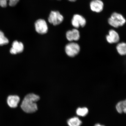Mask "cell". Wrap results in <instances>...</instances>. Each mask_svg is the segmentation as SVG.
Wrapping results in <instances>:
<instances>
[{"mask_svg": "<svg viewBox=\"0 0 126 126\" xmlns=\"http://www.w3.org/2000/svg\"><path fill=\"white\" fill-rule=\"evenodd\" d=\"M39 96L34 93L28 94L25 96L20 105V108L27 114L35 113L38 110L36 102L40 100Z\"/></svg>", "mask_w": 126, "mask_h": 126, "instance_id": "1", "label": "cell"}, {"mask_svg": "<svg viewBox=\"0 0 126 126\" xmlns=\"http://www.w3.org/2000/svg\"><path fill=\"white\" fill-rule=\"evenodd\" d=\"M108 22L110 26L117 28L123 26L126 23V20L122 14L114 12L108 18Z\"/></svg>", "mask_w": 126, "mask_h": 126, "instance_id": "2", "label": "cell"}, {"mask_svg": "<svg viewBox=\"0 0 126 126\" xmlns=\"http://www.w3.org/2000/svg\"><path fill=\"white\" fill-rule=\"evenodd\" d=\"M80 50L79 45L75 42H72L67 44L65 47L66 53L71 57H74L78 54Z\"/></svg>", "mask_w": 126, "mask_h": 126, "instance_id": "3", "label": "cell"}, {"mask_svg": "<svg viewBox=\"0 0 126 126\" xmlns=\"http://www.w3.org/2000/svg\"><path fill=\"white\" fill-rule=\"evenodd\" d=\"M63 19V16L57 11H51L48 19V22L54 26L60 24Z\"/></svg>", "mask_w": 126, "mask_h": 126, "instance_id": "4", "label": "cell"}, {"mask_svg": "<svg viewBox=\"0 0 126 126\" xmlns=\"http://www.w3.org/2000/svg\"><path fill=\"white\" fill-rule=\"evenodd\" d=\"M71 23L72 26L77 29L80 27H84L86 26V21L85 18L83 16L77 14H75L73 16Z\"/></svg>", "mask_w": 126, "mask_h": 126, "instance_id": "5", "label": "cell"}, {"mask_svg": "<svg viewBox=\"0 0 126 126\" xmlns=\"http://www.w3.org/2000/svg\"><path fill=\"white\" fill-rule=\"evenodd\" d=\"M35 26L36 31L39 34H45L48 32V26L46 22L44 19L37 20L35 22Z\"/></svg>", "mask_w": 126, "mask_h": 126, "instance_id": "6", "label": "cell"}, {"mask_svg": "<svg viewBox=\"0 0 126 126\" xmlns=\"http://www.w3.org/2000/svg\"><path fill=\"white\" fill-rule=\"evenodd\" d=\"M90 7L93 12L99 13L103 11L104 4L101 0H93L91 1Z\"/></svg>", "mask_w": 126, "mask_h": 126, "instance_id": "7", "label": "cell"}, {"mask_svg": "<svg viewBox=\"0 0 126 126\" xmlns=\"http://www.w3.org/2000/svg\"><path fill=\"white\" fill-rule=\"evenodd\" d=\"M20 101V98L18 95H10L8 97L7 99V104L11 108H15L18 106Z\"/></svg>", "mask_w": 126, "mask_h": 126, "instance_id": "8", "label": "cell"}, {"mask_svg": "<svg viewBox=\"0 0 126 126\" xmlns=\"http://www.w3.org/2000/svg\"><path fill=\"white\" fill-rule=\"evenodd\" d=\"M106 38L107 41L110 44L117 43L120 39L119 34L113 30H110L108 35L106 36Z\"/></svg>", "mask_w": 126, "mask_h": 126, "instance_id": "9", "label": "cell"}, {"mask_svg": "<svg viewBox=\"0 0 126 126\" xmlns=\"http://www.w3.org/2000/svg\"><path fill=\"white\" fill-rule=\"evenodd\" d=\"M66 37L67 40L70 42L78 41L80 37L79 31L76 28L67 31L66 33Z\"/></svg>", "mask_w": 126, "mask_h": 126, "instance_id": "10", "label": "cell"}, {"mask_svg": "<svg viewBox=\"0 0 126 126\" xmlns=\"http://www.w3.org/2000/svg\"><path fill=\"white\" fill-rule=\"evenodd\" d=\"M12 47L10 50V53L13 54L22 52L24 50V46L21 42L15 41L12 44Z\"/></svg>", "mask_w": 126, "mask_h": 126, "instance_id": "11", "label": "cell"}, {"mask_svg": "<svg viewBox=\"0 0 126 126\" xmlns=\"http://www.w3.org/2000/svg\"><path fill=\"white\" fill-rule=\"evenodd\" d=\"M116 108L118 112L120 114H122L123 112L126 113V100L118 102L116 105Z\"/></svg>", "mask_w": 126, "mask_h": 126, "instance_id": "12", "label": "cell"}, {"mask_svg": "<svg viewBox=\"0 0 126 126\" xmlns=\"http://www.w3.org/2000/svg\"><path fill=\"white\" fill-rule=\"evenodd\" d=\"M19 0H0V6L1 7H6L8 4L11 7H14L16 5Z\"/></svg>", "mask_w": 126, "mask_h": 126, "instance_id": "13", "label": "cell"}, {"mask_svg": "<svg viewBox=\"0 0 126 126\" xmlns=\"http://www.w3.org/2000/svg\"><path fill=\"white\" fill-rule=\"evenodd\" d=\"M82 123L81 121L77 117L71 118L67 121V124L69 126H80Z\"/></svg>", "mask_w": 126, "mask_h": 126, "instance_id": "14", "label": "cell"}, {"mask_svg": "<svg viewBox=\"0 0 126 126\" xmlns=\"http://www.w3.org/2000/svg\"><path fill=\"white\" fill-rule=\"evenodd\" d=\"M116 48L118 53L120 55L124 56L126 54V45L125 43L122 42L118 44Z\"/></svg>", "mask_w": 126, "mask_h": 126, "instance_id": "15", "label": "cell"}, {"mask_svg": "<svg viewBox=\"0 0 126 126\" xmlns=\"http://www.w3.org/2000/svg\"><path fill=\"white\" fill-rule=\"evenodd\" d=\"M89 112V110L86 107L81 108H79L77 109L76 113L78 115L84 117L87 115Z\"/></svg>", "mask_w": 126, "mask_h": 126, "instance_id": "16", "label": "cell"}, {"mask_svg": "<svg viewBox=\"0 0 126 126\" xmlns=\"http://www.w3.org/2000/svg\"><path fill=\"white\" fill-rule=\"evenodd\" d=\"M9 43V41L4 36L2 32L0 31V46L7 45Z\"/></svg>", "mask_w": 126, "mask_h": 126, "instance_id": "17", "label": "cell"}, {"mask_svg": "<svg viewBox=\"0 0 126 126\" xmlns=\"http://www.w3.org/2000/svg\"><path fill=\"white\" fill-rule=\"evenodd\" d=\"M94 126H104L102 125H100V124H95V125Z\"/></svg>", "mask_w": 126, "mask_h": 126, "instance_id": "18", "label": "cell"}, {"mask_svg": "<svg viewBox=\"0 0 126 126\" xmlns=\"http://www.w3.org/2000/svg\"><path fill=\"white\" fill-rule=\"evenodd\" d=\"M68 0L71 1V2H74L77 1V0Z\"/></svg>", "mask_w": 126, "mask_h": 126, "instance_id": "19", "label": "cell"}, {"mask_svg": "<svg viewBox=\"0 0 126 126\" xmlns=\"http://www.w3.org/2000/svg\"><path fill=\"white\" fill-rule=\"evenodd\" d=\"M58 0L61 1V0Z\"/></svg>", "mask_w": 126, "mask_h": 126, "instance_id": "20", "label": "cell"}]
</instances>
